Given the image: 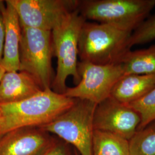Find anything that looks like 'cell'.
I'll return each mask as SVG.
<instances>
[{
  "label": "cell",
  "instance_id": "obj_1",
  "mask_svg": "<svg viewBox=\"0 0 155 155\" xmlns=\"http://www.w3.org/2000/svg\"><path fill=\"white\" fill-rule=\"evenodd\" d=\"M75 101L48 89L21 101L0 104V136L18 128L46 125L70 108Z\"/></svg>",
  "mask_w": 155,
  "mask_h": 155
},
{
  "label": "cell",
  "instance_id": "obj_2",
  "mask_svg": "<svg viewBox=\"0 0 155 155\" xmlns=\"http://www.w3.org/2000/svg\"><path fill=\"white\" fill-rule=\"evenodd\" d=\"M131 32L105 24L86 21L81 28L78 55L81 61L107 65L120 63L129 50Z\"/></svg>",
  "mask_w": 155,
  "mask_h": 155
},
{
  "label": "cell",
  "instance_id": "obj_3",
  "mask_svg": "<svg viewBox=\"0 0 155 155\" xmlns=\"http://www.w3.org/2000/svg\"><path fill=\"white\" fill-rule=\"evenodd\" d=\"M155 0L80 1L78 11L87 20L132 33L149 17Z\"/></svg>",
  "mask_w": 155,
  "mask_h": 155
},
{
  "label": "cell",
  "instance_id": "obj_4",
  "mask_svg": "<svg viewBox=\"0 0 155 155\" xmlns=\"http://www.w3.org/2000/svg\"><path fill=\"white\" fill-rule=\"evenodd\" d=\"M86 21L77 9L51 31L53 54L57 59L56 72L52 87L57 93H65L69 77L72 76L75 85L81 80L78 71V43L81 28Z\"/></svg>",
  "mask_w": 155,
  "mask_h": 155
},
{
  "label": "cell",
  "instance_id": "obj_5",
  "mask_svg": "<svg viewBox=\"0 0 155 155\" xmlns=\"http://www.w3.org/2000/svg\"><path fill=\"white\" fill-rule=\"evenodd\" d=\"M97 104L75 99L67 110L40 128L72 144L81 155H92L94 114Z\"/></svg>",
  "mask_w": 155,
  "mask_h": 155
},
{
  "label": "cell",
  "instance_id": "obj_6",
  "mask_svg": "<svg viewBox=\"0 0 155 155\" xmlns=\"http://www.w3.org/2000/svg\"><path fill=\"white\" fill-rule=\"evenodd\" d=\"M53 55L51 31L21 27L19 71L28 73L43 90L51 89Z\"/></svg>",
  "mask_w": 155,
  "mask_h": 155
},
{
  "label": "cell",
  "instance_id": "obj_7",
  "mask_svg": "<svg viewBox=\"0 0 155 155\" xmlns=\"http://www.w3.org/2000/svg\"><path fill=\"white\" fill-rule=\"evenodd\" d=\"M81 78L75 86L67 88L64 95L73 99L87 100L97 105L110 97L111 92L119 79L124 75L120 63L100 65L87 61L78 63Z\"/></svg>",
  "mask_w": 155,
  "mask_h": 155
},
{
  "label": "cell",
  "instance_id": "obj_8",
  "mask_svg": "<svg viewBox=\"0 0 155 155\" xmlns=\"http://www.w3.org/2000/svg\"><path fill=\"white\" fill-rule=\"evenodd\" d=\"M21 27L52 31L78 9L77 0H8Z\"/></svg>",
  "mask_w": 155,
  "mask_h": 155
},
{
  "label": "cell",
  "instance_id": "obj_9",
  "mask_svg": "<svg viewBox=\"0 0 155 155\" xmlns=\"http://www.w3.org/2000/svg\"><path fill=\"white\" fill-rule=\"evenodd\" d=\"M93 123L94 130L114 133L129 140L137 130L140 117L129 106L110 97L97 105Z\"/></svg>",
  "mask_w": 155,
  "mask_h": 155
},
{
  "label": "cell",
  "instance_id": "obj_10",
  "mask_svg": "<svg viewBox=\"0 0 155 155\" xmlns=\"http://www.w3.org/2000/svg\"><path fill=\"white\" fill-rule=\"evenodd\" d=\"M56 143L40 127L18 128L0 136V155H44Z\"/></svg>",
  "mask_w": 155,
  "mask_h": 155
},
{
  "label": "cell",
  "instance_id": "obj_11",
  "mask_svg": "<svg viewBox=\"0 0 155 155\" xmlns=\"http://www.w3.org/2000/svg\"><path fill=\"white\" fill-rule=\"evenodd\" d=\"M0 15L2 17L5 29L3 55L1 66L5 72L18 71L21 27L16 11L8 0L0 1Z\"/></svg>",
  "mask_w": 155,
  "mask_h": 155
},
{
  "label": "cell",
  "instance_id": "obj_12",
  "mask_svg": "<svg viewBox=\"0 0 155 155\" xmlns=\"http://www.w3.org/2000/svg\"><path fill=\"white\" fill-rule=\"evenodd\" d=\"M41 90L39 84L27 72H5L0 80V104L21 101Z\"/></svg>",
  "mask_w": 155,
  "mask_h": 155
},
{
  "label": "cell",
  "instance_id": "obj_13",
  "mask_svg": "<svg viewBox=\"0 0 155 155\" xmlns=\"http://www.w3.org/2000/svg\"><path fill=\"white\" fill-rule=\"evenodd\" d=\"M155 87V75L127 74L114 85L110 97L129 105L140 99Z\"/></svg>",
  "mask_w": 155,
  "mask_h": 155
},
{
  "label": "cell",
  "instance_id": "obj_14",
  "mask_svg": "<svg viewBox=\"0 0 155 155\" xmlns=\"http://www.w3.org/2000/svg\"><path fill=\"white\" fill-rule=\"evenodd\" d=\"M120 63L124 75H155V45L145 49L129 50Z\"/></svg>",
  "mask_w": 155,
  "mask_h": 155
},
{
  "label": "cell",
  "instance_id": "obj_15",
  "mask_svg": "<svg viewBox=\"0 0 155 155\" xmlns=\"http://www.w3.org/2000/svg\"><path fill=\"white\" fill-rule=\"evenodd\" d=\"M92 155H130L129 140L114 133L94 130Z\"/></svg>",
  "mask_w": 155,
  "mask_h": 155
},
{
  "label": "cell",
  "instance_id": "obj_16",
  "mask_svg": "<svg viewBox=\"0 0 155 155\" xmlns=\"http://www.w3.org/2000/svg\"><path fill=\"white\" fill-rule=\"evenodd\" d=\"M129 145L130 155H155V121L137 130Z\"/></svg>",
  "mask_w": 155,
  "mask_h": 155
},
{
  "label": "cell",
  "instance_id": "obj_17",
  "mask_svg": "<svg viewBox=\"0 0 155 155\" xmlns=\"http://www.w3.org/2000/svg\"><path fill=\"white\" fill-rule=\"evenodd\" d=\"M127 105L136 111L140 117V124L137 130L155 121V87L143 97Z\"/></svg>",
  "mask_w": 155,
  "mask_h": 155
},
{
  "label": "cell",
  "instance_id": "obj_18",
  "mask_svg": "<svg viewBox=\"0 0 155 155\" xmlns=\"http://www.w3.org/2000/svg\"><path fill=\"white\" fill-rule=\"evenodd\" d=\"M155 39V14L149 16L138 28L135 29L128 41V47L144 45Z\"/></svg>",
  "mask_w": 155,
  "mask_h": 155
},
{
  "label": "cell",
  "instance_id": "obj_19",
  "mask_svg": "<svg viewBox=\"0 0 155 155\" xmlns=\"http://www.w3.org/2000/svg\"><path fill=\"white\" fill-rule=\"evenodd\" d=\"M44 155H70L67 147L63 144H56Z\"/></svg>",
  "mask_w": 155,
  "mask_h": 155
},
{
  "label": "cell",
  "instance_id": "obj_20",
  "mask_svg": "<svg viewBox=\"0 0 155 155\" xmlns=\"http://www.w3.org/2000/svg\"><path fill=\"white\" fill-rule=\"evenodd\" d=\"M4 35H5L4 25L2 17L0 15V65H1V63L2 59V55H3Z\"/></svg>",
  "mask_w": 155,
  "mask_h": 155
},
{
  "label": "cell",
  "instance_id": "obj_21",
  "mask_svg": "<svg viewBox=\"0 0 155 155\" xmlns=\"http://www.w3.org/2000/svg\"><path fill=\"white\" fill-rule=\"evenodd\" d=\"M5 70L0 65V80H1V78H2V75H4V74L5 73Z\"/></svg>",
  "mask_w": 155,
  "mask_h": 155
}]
</instances>
